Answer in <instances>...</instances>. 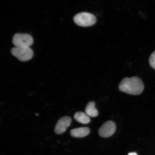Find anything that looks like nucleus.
<instances>
[{"label": "nucleus", "instance_id": "f257e3e1", "mask_svg": "<svg viewBox=\"0 0 155 155\" xmlns=\"http://www.w3.org/2000/svg\"><path fill=\"white\" fill-rule=\"evenodd\" d=\"M119 88L121 91L127 94L139 95L144 90V85L142 80L138 77H126L120 83Z\"/></svg>", "mask_w": 155, "mask_h": 155}, {"label": "nucleus", "instance_id": "f03ea898", "mask_svg": "<svg viewBox=\"0 0 155 155\" xmlns=\"http://www.w3.org/2000/svg\"><path fill=\"white\" fill-rule=\"evenodd\" d=\"M75 24L79 26L88 27L93 26L96 24L97 19L91 13L83 12L77 14L74 17Z\"/></svg>", "mask_w": 155, "mask_h": 155}, {"label": "nucleus", "instance_id": "7ed1b4c3", "mask_svg": "<svg viewBox=\"0 0 155 155\" xmlns=\"http://www.w3.org/2000/svg\"><path fill=\"white\" fill-rule=\"evenodd\" d=\"M11 54L19 61H26L31 59L34 52L30 47H15L12 49Z\"/></svg>", "mask_w": 155, "mask_h": 155}, {"label": "nucleus", "instance_id": "20e7f679", "mask_svg": "<svg viewBox=\"0 0 155 155\" xmlns=\"http://www.w3.org/2000/svg\"><path fill=\"white\" fill-rule=\"evenodd\" d=\"M12 42L15 47H30L33 43L34 40L30 35L17 34L13 36Z\"/></svg>", "mask_w": 155, "mask_h": 155}, {"label": "nucleus", "instance_id": "39448f33", "mask_svg": "<svg viewBox=\"0 0 155 155\" xmlns=\"http://www.w3.org/2000/svg\"><path fill=\"white\" fill-rule=\"evenodd\" d=\"M116 128L115 124L113 121H106L99 129L98 134L100 137H111L115 133Z\"/></svg>", "mask_w": 155, "mask_h": 155}, {"label": "nucleus", "instance_id": "423d86ee", "mask_svg": "<svg viewBox=\"0 0 155 155\" xmlns=\"http://www.w3.org/2000/svg\"><path fill=\"white\" fill-rule=\"evenodd\" d=\"M71 117L64 116L61 118L58 121L55 126V133L57 134H61L67 130V128L71 125Z\"/></svg>", "mask_w": 155, "mask_h": 155}, {"label": "nucleus", "instance_id": "0eeeda50", "mask_svg": "<svg viewBox=\"0 0 155 155\" xmlns=\"http://www.w3.org/2000/svg\"><path fill=\"white\" fill-rule=\"evenodd\" d=\"M90 132V130L88 127H81L74 129L70 131L71 136L74 137L81 138L87 136Z\"/></svg>", "mask_w": 155, "mask_h": 155}, {"label": "nucleus", "instance_id": "6e6552de", "mask_svg": "<svg viewBox=\"0 0 155 155\" xmlns=\"http://www.w3.org/2000/svg\"><path fill=\"white\" fill-rule=\"evenodd\" d=\"M96 104L94 102L88 103L85 108V113L90 117H94L98 115V112L95 107Z\"/></svg>", "mask_w": 155, "mask_h": 155}, {"label": "nucleus", "instance_id": "1a4fd4ad", "mask_svg": "<svg viewBox=\"0 0 155 155\" xmlns=\"http://www.w3.org/2000/svg\"><path fill=\"white\" fill-rule=\"evenodd\" d=\"M74 118L75 120L83 124H87L91 121L90 117L83 112H76L74 116Z\"/></svg>", "mask_w": 155, "mask_h": 155}, {"label": "nucleus", "instance_id": "9d476101", "mask_svg": "<svg viewBox=\"0 0 155 155\" xmlns=\"http://www.w3.org/2000/svg\"><path fill=\"white\" fill-rule=\"evenodd\" d=\"M149 63L151 67L155 69V51L151 54L149 58Z\"/></svg>", "mask_w": 155, "mask_h": 155}, {"label": "nucleus", "instance_id": "9b49d317", "mask_svg": "<svg viewBox=\"0 0 155 155\" xmlns=\"http://www.w3.org/2000/svg\"><path fill=\"white\" fill-rule=\"evenodd\" d=\"M128 155H137V154L135 152H133V153H130Z\"/></svg>", "mask_w": 155, "mask_h": 155}]
</instances>
